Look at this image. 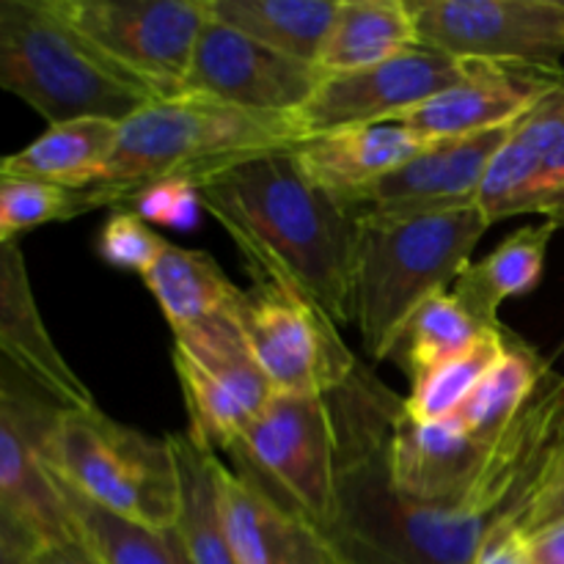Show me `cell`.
Wrapping results in <instances>:
<instances>
[{
	"label": "cell",
	"instance_id": "12",
	"mask_svg": "<svg viewBox=\"0 0 564 564\" xmlns=\"http://www.w3.org/2000/svg\"><path fill=\"white\" fill-rule=\"evenodd\" d=\"M485 66L488 61L457 58L419 44L372 69L325 75L323 86L295 116V124L306 138L341 127L397 121Z\"/></svg>",
	"mask_w": 564,
	"mask_h": 564
},
{
	"label": "cell",
	"instance_id": "16",
	"mask_svg": "<svg viewBox=\"0 0 564 564\" xmlns=\"http://www.w3.org/2000/svg\"><path fill=\"white\" fill-rule=\"evenodd\" d=\"M564 187V83L516 121L494 154L477 207L494 226L516 215H540Z\"/></svg>",
	"mask_w": 564,
	"mask_h": 564
},
{
	"label": "cell",
	"instance_id": "18",
	"mask_svg": "<svg viewBox=\"0 0 564 564\" xmlns=\"http://www.w3.org/2000/svg\"><path fill=\"white\" fill-rule=\"evenodd\" d=\"M0 361L9 364L55 408H97L80 375L50 336L17 242H0Z\"/></svg>",
	"mask_w": 564,
	"mask_h": 564
},
{
	"label": "cell",
	"instance_id": "10",
	"mask_svg": "<svg viewBox=\"0 0 564 564\" xmlns=\"http://www.w3.org/2000/svg\"><path fill=\"white\" fill-rule=\"evenodd\" d=\"M237 323L273 394H334L356 375L358 361L339 325L284 286L253 281L240 297Z\"/></svg>",
	"mask_w": 564,
	"mask_h": 564
},
{
	"label": "cell",
	"instance_id": "1",
	"mask_svg": "<svg viewBox=\"0 0 564 564\" xmlns=\"http://www.w3.org/2000/svg\"><path fill=\"white\" fill-rule=\"evenodd\" d=\"M386 427H352L339 441L334 518L323 532L339 564H474L482 545L523 529L564 444V378L545 369L510 427L485 446L471 485L441 505L391 488Z\"/></svg>",
	"mask_w": 564,
	"mask_h": 564
},
{
	"label": "cell",
	"instance_id": "5",
	"mask_svg": "<svg viewBox=\"0 0 564 564\" xmlns=\"http://www.w3.org/2000/svg\"><path fill=\"white\" fill-rule=\"evenodd\" d=\"M42 457L64 488L110 516L154 532L176 527L180 468L169 438H149L99 408H53Z\"/></svg>",
	"mask_w": 564,
	"mask_h": 564
},
{
	"label": "cell",
	"instance_id": "29",
	"mask_svg": "<svg viewBox=\"0 0 564 564\" xmlns=\"http://www.w3.org/2000/svg\"><path fill=\"white\" fill-rule=\"evenodd\" d=\"M545 369L549 367L540 361L532 347L510 336L507 350L488 369L482 383L474 389V394L455 413V419L468 430L474 441L490 444L521 413V408L527 405L529 397L534 394L538 383L543 380Z\"/></svg>",
	"mask_w": 564,
	"mask_h": 564
},
{
	"label": "cell",
	"instance_id": "41",
	"mask_svg": "<svg viewBox=\"0 0 564 564\" xmlns=\"http://www.w3.org/2000/svg\"><path fill=\"white\" fill-rule=\"evenodd\" d=\"M540 215H543L545 220H551V224L560 226V229H564V187H560V191L543 204Z\"/></svg>",
	"mask_w": 564,
	"mask_h": 564
},
{
	"label": "cell",
	"instance_id": "26",
	"mask_svg": "<svg viewBox=\"0 0 564 564\" xmlns=\"http://www.w3.org/2000/svg\"><path fill=\"white\" fill-rule=\"evenodd\" d=\"M143 284L158 301L171 330L237 312L242 297L240 286L231 284L207 251H191L174 242L163 248L152 270L143 275Z\"/></svg>",
	"mask_w": 564,
	"mask_h": 564
},
{
	"label": "cell",
	"instance_id": "17",
	"mask_svg": "<svg viewBox=\"0 0 564 564\" xmlns=\"http://www.w3.org/2000/svg\"><path fill=\"white\" fill-rule=\"evenodd\" d=\"M562 83L564 75L554 69L488 64L477 75L446 88L397 121L427 143L501 130L521 121Z\"/></svg>",
	"mask_w": 564,
	"mask_h": 564
},
{
	"label": "cell",
	"instance_id": "24",
	"mask_svg": "<svg viewBox=\"0 0 564 564\" xmlns=\"http://www.w3.org/2000/svg\"><path fill=\"white\" fill-rule=\"evenodd\" d=\"M556 231H560V226L551 224V220L521 226L501 246H496L482 262L468 264L449 292L479 323L496 328V325H501V303L527 295L538 286L545 268L549 242Z\"/></svg>",
	"mask_w": 564,
	"mask_h": 564
},
{
	"label": "cell",
	"instance_id": "3",
	"mask_svg": "<svg viewBox=\"0 0 564 564\" xmlns=\"http://www.w3.org/2000/svg\"><path fill=\"white\" fill-rule=\"evenodd\" d=\"M301 138L290 116L251 113L191 94L154 99L119 121L113 154L86 191L91 209H121L149 185L182 180L196 187L237 160L286 149Z\"/></svg>",
	"mask_w": 564,
	"mask_h": 564
},
{
	"label": "cell",
	"instance_id": "2",
	"mask_svg": "<svg viewBox=\"0 0 564 564\" xmlns=\"http://www.w3.org/2000/svg\"><path fill=\"white\" fill-rule=\"evenodd\" d=\"M196 193L253 281L295 292L339 328L352 323L361 213L314 185L290 147L237 160L196 182Z\"/></svg>",
	"mask_w": 564,
	"mask_h": 564
},
{
	"label": "cell",
	"instance_id": "23",
	"mask_svg": "<svg viewBox=\"0 0 564 564\" xmlns=\"http://www.w3.org/2000/svg\"><path fill=\"white\" fill-rule=\"evenodd\" d=\"M419 47L408 0H339L317 66L325 75L372 69Z\"/></svg>",
	"mask_w": 564,
	"mask_h": 564
},
{
	"label": "cell",
	"instance_id": "11",
	"mask_svg": "<svg viewBox=\"0 0 564 564\" xmlns=\"http://www.w3.org/2000/svg\"><path fill=\"white\" fill-rule=\"evenodd\" d=\"M422 47L562 72L564 0H408Z\"/></svg>",
	"mask_w": 564,
	"mask_h": 564
},
{
	"label": "cell",
	"instance_id": "28",
	"mask_svg": "<svg viewBox=\"0 0 564 564\" xmlns=\"http://www.w3.org/2000/svg\"><path fill=\"white\" fill-rule=\"evenodd\" d=\"M180 468V518L176 534L191 564H235L224 527H220L218 501H215V457L187 433L169 435Z\"/></svg>",
	"mask_w": 564,
	"mask_h": 564
},
{
	"label": "cell",
	"instance_id": "39",
	"mask_svg": "<svg viewBox=\"0 0 564 564\" xmlns=\"http://www.w3.org/2000/svg\"><path fill=\"white\" fill-rule=\"evenodd\" d=\"M560 518H564V494L554 496V499H549V501H543L540 507H534V512L529 516L527 527H523V534L534 532V529L545 527V523H551V521H560Z\"/></svg>",
	"mask_w": 564,
	"mask_h": 564
},
{
	"label": "cell",
	"instance_id": "4",
	"mask_svg": "<svg viewBox=\"0 0 564 564\" xmlns=\"http://www.w3.org/2000/svg\"><path fill=\"white\" fill-rule=\"evenodd\" d=\"M488 229L477 204L408 218L361 215L352 323L375 361L389 358L400 328L424 301L452 290Z\"/></svg>",
	"mask_w": 564,
	"mask_h": 564
},
{
	"label": "cell",
	"instance_id": "40",
	"mask_svg": "<svg viewBox=\"0 0 564 564\" xmlns=\"http://www.w3.org/2000/svg\"><path fill=\"white\" fill-rule=\"evenodd\" d=\"M560 494H564V444H562L560 455H556L554 466H551L549 479H545V488H543V496H540L538 507L543 505V501L554 499V496H560ZM532 512H534V510H532Z\"/></svg>",
	"mask_w": 564,
	"mask_h": 564
},
{
	"label": "cell",
	"instance_id": "33",
	"mask_svg": "<svg viewBox=\"0 0 564 564\" xmlns=\"http://www.w3.org/2000/svg\"><path fill=\"white\" fill-rule=\"evenodd\" d=\"M165 246H169V240H163L132 209H113L97 235L99 259L116 270L138 273L141 279L152 270Z\"/></svg>",
	"mask_w": 564,
	"mask_h": 564
},
{
	"label": "cell",
	"instance_id": "25",
	"mask_svg": "<svg viewBox=\"0 0 564 564\" xmlns=\"http://www.w3.org/2000/svg\"><path fill=\"white\" fill-rule=\"evenodd\" d=\"M339 0H207V17L231 31L317 64Z\"/></svg>",
	"mask_w": 564,
	"mask_h": 564
},
{
	"label": "cell",
	"instance_id": "32",
	"mask_svg": "<svg viewBox=\"0 0 564 564\" xmlns=\"http://www.w3.org/2000/svg\"><path fill=\"white\" fill-rule=\"evenodd\" d=\"M86 213H91L86 191L0 176V242H17L39 226L64 224Z\"/></svg>",
	"mask_w": 564,
	"mask_h": 564
},
{
	"label": "cell",
	"instance_id": "20",
	"mask_svg": "<svg viewBox=\"0 0 564 564\" xmlns=\"http://www.w3.org/2000/svg\"><path fill=\"white\" fill-rule=\"evenodd\" d=\"M215 501L235 564H339L319 532L215 457Z\"/></svg>",
	"mask_w": 564,
	"mask_h": 564
},
{
	"label": "cell",
	"instance_id": "35",
	"mask_svg": "<svg viewBox=\"0 0 564 564\" xmlns=\"http://www.w3.org/2000/svg\"><path fill=\"white\" fill-rule=\"evenodd\" d=\"M39 549L42 543L9 512L0 510V564H31Z\"/></svg>",
	"mask_w": 564,
	"mask_h": 564
},
{
	"label": "cell",
	"instance_id": "42",
	"mask_svg": "<svg viewBox=\"0 0 564 564\" xmlns=\"http://www.w3.org/2000/svg\"><path fill=\"white\" fill-rule=\"evenodd\" d=\"M0 389H6V383H3V380H0Z\"/></svg>",
	"mask_w": 564,
	"mask_h": 564
},
{
	"label": "cell",
	"instance_id": "21",
	"mask_svg": "<svg viewBox=\"0 0 564 564\" xmlns=\"http://www.w3.org/2000/svg\"><path fill=\"white\" fill-rule=\"evenodd\" d=\"M424 147L427 141L400 121H383L306 135L290 149L314 185L356 209L369 187L416 158Z\"/></svg>",
	"mask_w": 564,
	"mask_h": 564
},
{
	"label": "cell",
	"instance_id": "7",
	"mask_svg": "<svg viewBox=\"0 0 564 564\" xmlns=\"http://www.w3.org/2000/svg\"><path fill=\"white\" fill-rule=\"evenodd\" d=\"M235 471L323 534L334 518L339 427L330 394H273L229 449Z\"/></svg>",
	"mask_w": 564,
	"mask_h": 564
},
{
	"label": "cell",
	"instance_id": "31",
	"mask_svg": "<svg viewBox=\"0 0 564 564\" xmlns=\"http://www.w3.org/2000/svg\"><path fill=\"white\" fill-rule=\"evenodd\" d=\"M510 336V330L499 325V328L488 330L482 339L474 341L463 356L452 358L444 367L433 369L422 380L411 383V397L402 400L405 416H411L413 422H441V419L455 416L474 394V389L482 383L488 369L507 350Z\"/></svg>",
	"mask_w": 564,
	"mask_h": 564
},
{
	"label": "cell",
	"instance_id": "36",
	"mask_svg": "<svg viewBox=\"0 0 564 564\" xmlns=\"http://www.w3.org/2000/svg\"><path fill=\"white\" fill-rule=\"evenodd\" d=\"M529 564H564V518L523 534Z\"/></svg>",
	"mask_w": 564,
	"mask_h": 564
},
{
	"label": "cell",
	"instance_id": "22",
	"mask_svg": "<svg viewBox=\"0 0 564 564\" xmlns=\"http://www.w3.org/2000/svg\"><path fill=\"white\" fill-rule=\"evenodd\" d=\"M119 138V121L102 116L50 124L25 149L0 158V176L86 191L97 185Z\"/></svg>",
	"mask_w": 564,
	"mask_h": 564
},
{
	"label": "cell",
	"instance_id": "14",
	"mask_svg": "<svg viewBox=\"0 0 564 564\" xmlns=\"http://www.w3.org/2000/svg\"><path fill=\"white\" fill-rule=\"evenodd\" d=\"M510 130L512 127H501L477 135L427 143L416 158L369 187L358 198L356 209L361 215L408 218L471 207L477 204L490 160L507 141Z\"/></svg>",
	"mask_w": 564,
	"mask_h": 564
},
{
	"label": "cell",
	"instance_id": "37",
	"mask_svg": "<svg viewBox=\"0 0 564 564\" xmlns=\"http://www.w3.org/2000/svg\"><path fill=\"white\" fill-rule=\"evenodd\" d=\"M474 564H529L523 529H507V532L490 538Z\"/></svg>",
	"mask_w": 564,
	"mask_h": 564
},
{
	"label": "cell",
	"instance_id": "30",
	"mask_svg": "<svg viewBox=\"0 0 564 564\" xmlns=\"http://www.w3.org/2000/svg\"><path fill=\"white\" fill-rule=\"evenodd\" d=\"M64 488V485H61ZM83 549L99 564H191L176 527L169 532L138 527L64 488Z\"/></svg>",
	"mask_w": 564,
	"mask_h": 564
},
{
	"label": "cell",
	"instance_id": "6",
	"mask_svg": "<svg viewBox=\"0 0 564 564\" xmlns=\"http://www.w3.org/2000/svg\"><path fill=\"white\" fill-rule=\"evenodd\" d=\"M0 88L47 124L80 116L124 121L154 102L110 72L47 0H0Z\"/></svg>",
	"mask_w": 564,
	"mask_h": 564
},
{
	"label": "cell",
	"instance_id": "8",
	"mask_svg": "<svg viewBox=\"0 0 564 564\" xmlns=\"http://www.w3.org/2000/svg\"><path fill=\"white\" fill-rule=\"evenodd\" d=\"M110 72L152 99L182 97L207 0H47Z\"/></svg>",
	"mask_w": 564,
	"mask_h": 564
},
{
	"label": "cell",
	"instance_id": "38",
	"mask_svg": "<svg viewBox=\"0 0 564 564\" xmlns=\"http://www.w3.org/2000/svg\"><path fill=\"white\" fill-rule=\"evenodd\" d=\"M31 564H99V562L83 549V543H66V545H42Z\"/></svg>",
	"mask_w": 564,
	"mask_h": 564
},
{
	"label": "cell",
	"instance_id": "13",
	"mask_svg": "<svg viewBox=\"0 0 564 564\" xmlns=\"http://www.w3.org/2000/svg\"><path fill=\"white\" fill-rule=\"evenodd\" d=\"M323 80L325 72L317 64L275 53L224 22L207 20L182 94L295 119Z\"/></svg>",
	"mask_w": 564,
	"mask_h": 564
},
{
	"label": "cell",
	"instance_id": "19",
	"mask_svg": "<svg viewBox=\"0 0 564 564\" xmlns=\"http://www.w3.org/2000/svg\"><path fill=\"white\" fill-rule=\"evenodd\" d=\"M485 446L468 435L455 416L441 422H413L397 405L386 438V471L402 499L441 505L471 485Z\"/></svg>",
	"mask_w": 564,
	"mask_h": 564
},
{
	"label": "cell",
	"instance_id": "9",
	"mask_svg": "<svg viewBox=\"0 0 564 564\" xmlns=\"http://www.w3.org/2000/svg\"><path fill=\"white\" fill-rule=\"evenodd\" d=\"M171 334V358L191 416L187 435L213 455H229L248 424L273 400V389L253 361L237 312Z\"/></svg>",
	"mask_w": 564,
	"mask_h": 564
},
{
	"label": "cell",
	"instance_id": "34",
	"mask_svg": "<svg viewBox=\"0 0 564 564\" xmlns=\"http://www.w3.org/2000/svg\"><path fill=\"white\" fill-rule=\"evenodd\" d=\"M143 220L163 226H176V229H191L196 224V215L202 209L198 193L191 182L182 180H165L158 185H149L138 191L135 196L127 202V207Z\"/></svg>",
	"mask_w": 564,
	"mask_h": 564
},
{
	"label": "cell",
	"instance_id": "27",
	"mask_svg": "<svg viewBox=\"0 0 564 564\" xmlns=\"http://www.w3.org/2000/svg\"><path fill=\"white\" fill-rule=\"evenodd\" d=\"M488 330L494 328L479 323L449 290L438 292L408 317L386 361H394L411 383H416L433 369L463 356Z\"/></svg>",
	"mask_w": 564,
	"mask_h": 564
},
{
	"label": "cell",
	"instance_id": "15",
	"mask_svg": "<svg viewBox=\"0 0 564 564\" xmlns=\"http://www.w3.org/2000/svg\"><path fill=\"white\" fill-rule=\"evenodd\" d=\"M50 411L0 389V510L42 545L80 543L64 488L42 457Z\"/></svg>",
	"mask_w": 564,
	"mask_h": 564
}]
</instances>
